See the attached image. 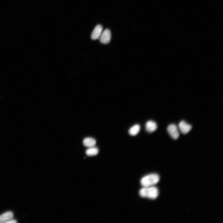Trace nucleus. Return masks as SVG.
<instances>
[{"label":"nucleus","mask_w":223,"mask_h":223,"mask_svg":"<svg viewBox=\"0 0 223 223\" xmlns=\"http://www.w3.org/2000/svg\"><path fill=\"white\" fill-rule=\"evenodd\" d=\"M13 217V213L11 211L7 212L0 216V223H6Z\"/></svg>","instance_id":"nucleus-8"},{"label":"nucleus","mask_w":223,"mask_h":223,"mask_svg":"<svg viewBox=\"0 0 223 223\" xmlns=\"http://www.w3.org/2000/svg\"><path fill=\"white\" fill-rule=\"evenodd\" d=\"M160 177L156 174H152L143 177L141 180L140 183L143 187L154 186L159 183Z\"/></svg>","instance_id":"nucleus-2"},{"label":"nucleus","mask_w":223,"mask_h":223,"mask_svg":"<svg viewBox=\"0 0 223 223\" xmlns=\"http://www.w3.org/2000/svg\"><path fill=\"white\" fill-rule=\"evenodd\" d=\"M140 129V125H135L129 129V134L132 136L136 135L139 133Z\"/></svg>","instance_id":"nucleus-10"},{"label":"nucleus","mask_w":223,"mask_h":223,"mask_svg":"<svg viewBox=\"0 0 223 223\" xmlns=\"http://www.w3.org/2000/svg\"><path fill=\"white\" fill-rule=\"evenodd\" d=\"M111 39V32L109 29L105 30L100 37V41L103 44H108L110 42Z\"/></svg>","instance_id":"nucleus-4"},{"label":"nucleus","mask_w":223,"mask_h":223,"mask_svg":"<svg viewBox=\"0 0 223 223\" xmlns=\"http://www.w3.org/2000/svg\"><path fill=\"white\" fill-rule=\"evenodd\" d=\"M167 131L173 139L177 140L178 138L179 134L175 125L172 124L170 125L167 128Z\"/></svg>","instance_id":"nucleus-3"},{"label":"nucleus","mask_w":223,"mask_h":223,"mask_svg":"<svg viewBox=\"0 0 223 223\" xmlns=\"http://www.w3.org/2000/svg\"><path fill=\"white\" fill-rule=\"evenodd\" d=\"M140 196L152 199H156L159 196V190L154 186L143 187L140 191Z\"/></svg>","instance_id":"nucleus-1"},{"label":"nucleus","mask_w":223,"mask_h":223,"mask_svg":"<svg viewBox=\"0 0 223 223\" xmlns=\"http://www.w3.org/2000/svg\"><path fill=\"white\" fill-rule=\"evenodd\" d=\"M103 30L102 26L100 25H98L93 31L91 36V39L92 40L98 39L102 33Z\"/></svg>","instance_id":"nucleus-6"},{"label":"nucleus","mask_w":223,"mask_h":223,"mask_svg":"<svg viewBox=\"0 0 223 223\" xmlns=\"http://www.w3.org/2000/svg\"><path fill=\"white\" fill-rule=\"evenodd\" d=\"M83 143L85 146L91 148L94 147L96 145V141L93 138L88 137L85 138L83 140Z\"/></svg>","instance_id":"nucleus-9"},{"label":"nucleus","mask_w":223,"mask_h":223,"mask_svg":"<svg viewBox=\"0 0 223 223\" xmlns=\"http://www.w3.org/2000/svg\"><path fill=\"white\" fill-rule=\"evenodd\" d=\"M179 128L183 134H186L191 130L192 126L186 123L185 121H183L179 123Z\"/></svg>","instance_id":"nucleus-5"},{"label":"nucleus","mask_w":223,"mask_h":223,"mask_svg":"<svg viewBox=\"0 0 223 223\" xmlns=\"http://www.w3.org/2000/svg\"><path fill=\"white\" fill-rule=\"evenodd\" d=\"M6 223H17V221L15 220L11 219L8 221Z\"/></svg>","instance_id":"nucleus-12"},{"label":"nucleus","mask_w":223,"mask_h":223,"mask_svg":"<svg viewBox=\"0 0 223 223\" xmlns=\"http://www.w3.org/2000/svg\"><path fill=\"white\" fill-rule=\"evenodd\" d=\"M157 127V125L155 122L152 121H147L145 125V128L147 132L152 133L156 131Z\"/></svg>","instance_id":"nucleus-7"},{"label":"nucleus","mask_w":223,"mask_h":223,"mask_svg":"<svg viewBox=\"0 0 223 223\" xmlns=\"http://www.w3.org/2000/svg\"><path fill=\"white\" fill-rule=\"evenodd\" d=\"M99 153L98 148L94 147L89 148L86 150V153L88 156H92L96 155Z\"/></svg>","instance_id":"nucleus-11"}]
</instances>
